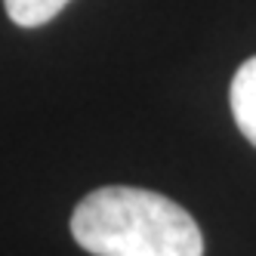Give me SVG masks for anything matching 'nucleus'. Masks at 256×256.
I'll use <instances>...</instances> for the list:
<instances>
[{"label": "nucleus", "mask_w": 256, "mask_h": 256, "mask_svg": "<svg viewBox=\"0 0 256 256\" xmlns=\"http://www.w3.org/2000/svg\"><path fill=\"white\" fill-rule=\"evenodd\" d=\"M68 0H4V6L10 12V19L22 28H38V25H46L50 19L65 10Z\"/></svg>", "instance_id": "obj_3"}, {"label": "nucleus", "mask_w": 256, "mask_h": 256, "mask_svg": "<svg viewBox=\"0 0 256 256\" xmlns=\"http://www.w3.org/2000/svg\"><path fill=\"white\" fill-rule=\"evenodd\" d=\"M74 241L93 256H200L204 238L188 210L148 188L105 186L71 216Z\"/></svg>", "instance_id": "obj_1"}, {"label": "nucleus", "mask_w": 256, "mask_h": 256, "mask_svg": "<svg viewBox=\"0 0 256 256\" xmlns=\"http://www.w3.org/2000/svg\"><path fill=\"white\" fill-rule=\"evenodd\" d=\"M228 102H232L238 130L256 148V56H250L234 71L232 86H228Z\"/></svg>", "instance_id": "obj_2"}]
</instances>
